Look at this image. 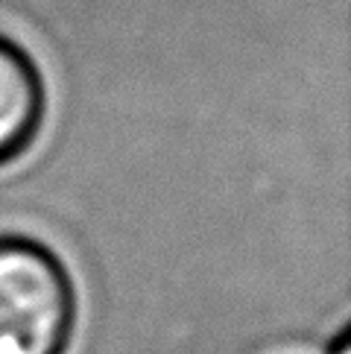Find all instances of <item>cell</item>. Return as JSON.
Here are the masks:
<instances>
[{
	"instance_id": "3957f363",
	"label": "cell",
	"mask_w": 351,
	"mask_h": 354,
	"mask_svg": "<svg viewBox=\"0 0 351 354\" xmlns=\"http://www.w3.org/2000/svg\"><path fill=\"white\" fill-rule=\"evenodd\" d=\"M328 354H351V337H348V328H343V331L334 337V343L328 346Z\"/></svg>"
},
{
	"instance_id": "6da1fadb",
	"label": "cell",
	"mask_w": 351,
	"mask_h": 354,
	"mask_svg": "<svg viewBox=\"0 0 351 354\" xmlns=\"http://www.w3.org/2000/svg\"><path fill=\"white\" fill-rule=\"evenodd\" d=\"M77 328V284L50 246L0 234V354H65Z\"/></svg>"
},
{
	"instance_id": "7a4b0ae2",
	"label": "cell",
	"mask_w": 351,
	"mask_h": 354,
	"mask_svg": "<svg viewBox=\"0 0 351 354\" xmlns=\"http://www.w3.org/2000/svg\"><path fill=\"white\" fill-rule=\"evenodd\" d=\"M47 115V88L32 56L0 35V167L30 149Z\"/></svg>"
}]
</instances>
